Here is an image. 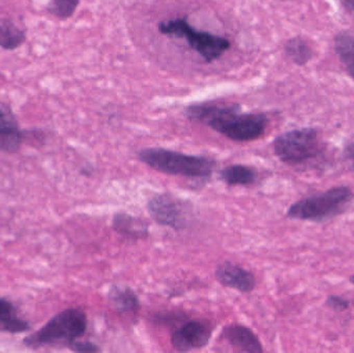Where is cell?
I'll return each mask as SVG.
<instances>
[{"instance_id":"20","label":"cell","mask_w":354,"mask_h":353,"mask_svg":"<svg viewBox=\"0 0 354 353\" xmlns=\"http://www.w3.org/2000/svg\"><path fill=\"white\" fill-rule=\"evenodd\" d=\"M22 142V133L0 134V151L15 153Z\"/></svg>"},{"instance_id":"25","label":"cell","mask_w":354,"mask_h":353,"mask_svg":"<svg viewBox=\"0 0 354 353\" xmlns=\"http://www.w3.org/2000/svg\"><path fill=\"white\" fill-rule=\"evenodd\" d=\"M349 282H351V283L353 284V285H354V275L351 276V277L349 278Z\"/></svg>"},{"instance_id":"17","label":"cell","mask_w":354,"mask_h":353,"mask_svg":"<svg viewBox=\"0 0 354 353\" xmlns=\"http://www.w3.org/2000/svg\"><path fill=\"white\" fill-rule=\"evenodd\" d=\"M335 49L347 72L354 79V35L339 33L335 37Z\"/></svg>"},{"instance_id":"16","label":"cell","mask_w":354,"mask_h":353,"mask_svg":"<svg viewBox=\"0 0 354 353\" xmlns=\"http://www.w3.org/2000/svg\"><path fill=\"white\" fill-rule=\"evenodd\" d=\"M285 53L287 57L297 66H305L313 57V50L311 46L301 37H293L287 41L285 45Z\"/></svg>"},{"instance_id":"24","label":"cell","mask_w":354,"mask_h":353,"mask_svg":"<svg viewBox=\"0 0 354 353\" xmlns=\"http://www.w3.org/2000/svg\"><path fill=\"white\" fill-rule=\"evenodd\" d=\"M341 3L346 10H354V0H341Z\"/></svg>"},{"instance_id":"1","label":"cell","mask_w":354,"mask_h":353,"mask_svg":"<svg viewBox=\"0 0 354 353\" xmlns=\"http://www.w3.org/2000/svg\"><path fill=\"white\" fill-rule=\"evenodd\" d=\"M189 120L200 122L226 138L236 142H249L266 132L268 118L263 113H243L239 106L202 103L185 110Z\"/></svg>"},{"instance_id":"7","label":"cell","mask_w":354,"mask_h":353,"mask_svg":"<svg viewBox=\"0 0 354 353\" xmlns=\"http://www.w3.org/2000/svg\"><path fill=\"white\" fill-rule=\"evenodd\" d=\"M147 211L156 223L174 230H183L189 223V207L174 195L158 194L151 197L147 203Z\"/></svg>"},{"instance_id":"11","label":"cell","mask_w":354,"mask_h":353,"mask_svg":"<svg viewBox=\"0 0 354 353\" xmlns=\"http://www.w3.org/2000/svg\"><path fill=\"white\" fill-rule=\"evenodd\" d=\"M112 227L120 236L133 240H145L149 236V224L128 213H116L112 221Z\"/></svg>"},{"instance_id":"23","label":"cell","mask_w":354,"mask_h":353,"mask_svg":"<svg viewBox=\"0 0 354 353\" xmlns=\"http://www.w3.org/2000/svg\"><path fill=\"white\" fill-rule=\"evenodd\" d=\"M345 159L354 165V142L349 143L345 146L344 151H343Z\"/></svg>"},{"instance_id":"21","label":"cell","mask_w":354,"mask_h":353,"mask_svg":"<svg viewBox=\"0 0 354 353\" xmlns=\"http://www.w3.org/2000/svg\"><path fill=\"white\" fill-rule=\"evenodd\" d=\"M71 350L80 353H97L101 352V348L97 347L95 343L88 341H75L68 346Z\"/></svg>"},{"instance_id":"19","label":"cell","mask_w":354,"mask_h":353,"mask_svg":"<svg viewBox=\"0 0 354 353\" xmlns=\"http://www.w3.org/2000/svg\"><path fill=\"white\" fill-rule=\"evenodd\" d=\"M20 132L16 116L12 110L0 103V134H12V133Z\"/></svg>"},{"instance_id":"12","label":"cell","mask_w":354,"mask_h":353,"mask_svg":"<svg viewBox=\"0 0 354 353\" xmlns=\"http://www.w3.org/2000/svg\"><path fill=\"white\" fill-rule=\"evenodd\" d=\"M108 300L118 313H137L140 302L134 290L128 286L113 285L108 292Z\"/></svg>"},{"instance_id":"13","label":"cell","mask_w":354,"mask_h":353,"mask_svg":"<svg viewBox=\"0 0 354 353\" xmlns=\"http://www.w3.org/2000/svg\"><path fill=\"white\" fill-rule=\"evenodd\" d=\"M26 33L12 20L0 18V48L8 51L18 49L24 44Z\"/></svg>"},{"instance_id":"9","label":"cell","mask_w":354,"mask_h":353,"mask_svg":"<svg viewBox=\"0 0 354 353\" xmlns=\"http://www.w3.org/2000/svg\"><path fill=\"white\" fill-rule=\"evenodd\" d=\"M214 277L221 285L232 288L241 294H249L256 286L253 273L230 261L218 265L214 271Z\"/></svg>"},{"instance_id":"22","label":"cell","mask_w":354,"mask_h":353,"mask_svg":"<svg viewBox=\"0 0 354 353\" xmlns=\"http://www.w3.org/2000/svg\"><path fill=\"white\" fill-rule=\"evenodd\" d=\"M326 306L335 311H345L349 308V302L341 296H330L326 300Z\"/></svg>"},{"instance_id":"18","label":"cell","mask_w":354,"mask_h":353,"mask_svg":"<svg viewBox=\"0 0 354 353\" xmlns=\"http://www.w3.org/2000/svg\"><path fill=\"white\" fill-rule=\"evenodd\" d=\"M79 3L80 0H50L47 12L56 18L66 20L75 14Z\"/></svg>"},{"instance_id":"5","label":"cell","mask_w":354,"mask_h":353,"mask_svg":"<svg viewBox=\"0 0 354 353\" xmlns=\"http://www.w3.org/2000/svg\"><path fill=\"white\" fill-rule=\"evenodd\" d=\"M274 155L283 163L297 166L322 155L324 145L316 128H303L289 131L274 139Z\"/></svg>"},{"instance_id":"15","label":"cell","mask_w":354,"mask_h":353,"mask_svg":"<svg viewBox=\"0 0 354 353\" xmlns=\"http://www.w3.org/2000/svg\"><path fill=\"white\" fill-rule=\"evenodd\" d=\"M29 329L28 323L17 316L14 306L8 300L0 298V331L16 334Z\"/></svg>"},{"instance_id":"14","label":"cell","mask_w":354,"mask_h":353,"mask_svg":"<svg viewBox=\"0 0 354 353\" xmlns=\"http://www.w3.org/2000/svg\"><path fill=\"white\" fill-rule=\"evenodd\" d=\"M220 178L228 186H251L257 180V173L245 165H231L223 168Z\"/></svg>"},{"instance_id":"3","label":"cell","mask_w":354,"mask_h":353,"mask_svg":"<svg viewBox=\"0 0 354 353\" xmlns=\"http://www.w3.org/2000/svg\"><path fill=\"white\" fill-rule=\"evenodd\" d=\"M353 198L349 187H334L322 194L305 197L293 203L287 211V217L301 221H326L346 211Z\"/></svg>"},{"instance_id":"6","label":"cell","mask_w":354,"mask_h":353,"mask_svg":"<svg viewBox=\"0 0 354 353\" xmlns=\"http://www.w3.org/2000/svg\"><path fill=\"white\" fill-rule=\"evenodd\" d=\"M86 329V314L80 309H68L54 316L26 342L30 345L70 346L84 335Z\"/></svg>"},{"instance_id":"2","label":"cell","mask_w":354,"mask_h":353,"mask_svg":"<svg viewBox=\"0 0 354 353\" xmlns=\"http://www.w3.org/2000/svg\"><path fill=\"white\" fill-rule=\"evenodd\" d=\"M137 157L157 171L189 178H209L216 165L210 158L185 155L161 147L141 149Z\"/></svg>"},{"instance_id":"26","label":"cell","mask_w":354,"mask_h":353,"mask_svg":"<svg viewBox=\"0 0 354 353\" xmlns=\"http://www.w3.org/2000/svg\"><path fill=\"white\" fill-rule=\"evenodd\" d=\"M281 1H289V0H281Z\"/></svg>"},{"instance_id":"4","label":"cell","mask_w":354,"mask_h":353,"mask_svg":"<svg viewBox=\"0 0 354 353\" xmlns=\"http://www.w3.org/2000/svg\"><path fill=\"white\" fill-rule=\"evenodd\" d=\"M159 31L168 37L185 39L206 62L218 59L231 47L230 41L226 37L197 30L189 24L187 19L164 21L159 24Z\"/></svg>"},{"instance_id":"10","label":"cell","mask_w":354,"mask_h":353,"mask_svg":"<svg viewBox=\"0 0 354 353\" xmlns=\"http://www.w3.org/2000/svg\"><path fill=\"white\" fill-rule=\"evenodd\" d=\"M222 337L232 346L233 350L239 352L262 353L261 342L257 336L241 325H227L223 329Z\"/></svg>"},{"instance_id":"8","label":"cell","mask_w":354,"mask_h":353,"mask_svg":"<svg viewBox=\"0 0 354 353\" xmlns=\"http://www.w3.org/2000/svg\"><path fill=\"white\" fill-rule=\"evenodd\" d=\"M212 334V327L206 323L197 321H187L172 334L171 344L179 352L200 350L209 343Z\"/></svg>"}]
</instances>
